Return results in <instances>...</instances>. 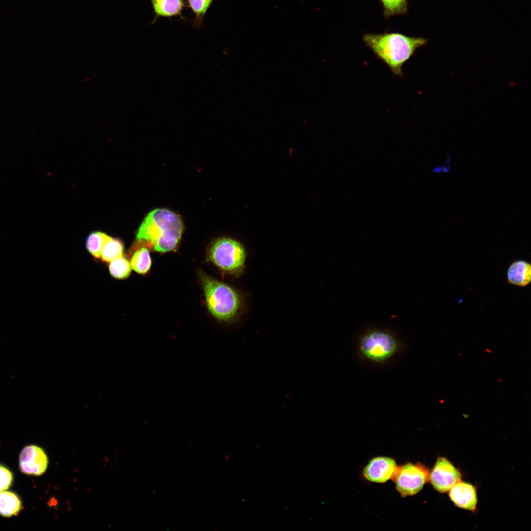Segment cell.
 I'll return each mask as SVG.
<instances>
[{
	"label": "cell",
	"instance_id": "cell-1",
	"mask_svg": "<svg viewBox=\"0 0 531 531\" xmlns=\"http://www.w3.org/2000/svg\"><path fill=\"white\" fill-rule=\"evenodd\" d=\"M405 348V341L396 331L371 326L356 335L354 351L363 365L382 369L396 362Z\"/></svg>",
	"mask_w": 531,
	"mask_h": 531
},
{
	"label": "cell",
	"instance_id": "cell-2",
	"mask_svg": "<svg viewBox=\"0 0 531 531\" xmlns=\"http://www.w3.org/2000/svg\"><path fill=\"white\" fill-rule=\"evenodd\" d=\"M363 41L377 59L386 64L394 75L399 77L403 76L404 64L417 49L428 42L423 37H410L396 32L365 33L363 35Z\"/></svg>",
	"mask_w": 531,
	"mask_h": 531
},
{
	"label": "cell",
	"instance_id": "cell-3",
	"mask_svg": "<svg viewBox=\"0 0 531 531\" xmlns=\"http://www.w3.org/2000/svg\"><path fill=\"white\" fill-rule=\"evenodd\" d=\"M183 230L180 218L169 210L159 208L149 212L137 234L140 242L148 244L160 253L174 250L178 245Z\"/></svg>",
	"mask_w": 531,
	"mask_h": 531
},
{
	"label": "cell",
	"instance_id": "cell-4",
	"mask_svg": "<svg viewBox=\"0 0 531 531\" xmlns=\"http://www.w3.org/2000/svg\"><path fill=\"white\" fill-rule=\"evenodd\" d=\"M199 276L207 307L217 320L225 323L235 322L244 307V299L234 287L199 271Z\"/></svg>",
	"mask_w": 531,
	"mask_h": 531
},
{
	"label": "cell",
	"instance_id": "cell-5",
	"mask_svg": "<svg viewBox=\"0 0 531 531\" xmlns=\"http://www.w3.org/2000/svg\"><path fill=\"white\" fill-rule=\"evenodd\" d=\"M246 254L243 245L228 237L214 240L207 252L206 260L221 271L236 277L243 273Z\"/></svg>",
	"mask_w": 531,
	"mask_h": 531
},
{
	"label": "cell",
	"instance_id": "cell-6",
	"mask_svg": "<svg viewBox=\"0 0 531 531\" xmlns=\"http://www.w3.org/2000/svg\"><path fill=\"white\" fill-rule=\"evenodd\" d=\"M429 471L423 464L408 462L398 467L393 479L402 497L416 494L429 480Z\"/></svg>",
	"mask_w": 531,
	"mask_h": 531
},
{
	"label": "cell",
	"instance_id": "cell-7",
	"mask_svg": "<svg viewBox=\"0 0 531 531\" xmlns=\"http://www.w3.org/2000/svg\"><path fill=\"white\" fill-rule=\"evenodd\" d=\"M460 472L446 458L439 457L429 472V480L434 488L441 493L446 492L460 481Z\"/></svg>",
	"mask_w": 531,
	"mask_h": 531
},
{
	"label": "cell",
	"instance_id": "cell-8",
	"mask_svg": "<svg viewBox=\"0 0 531 531\" xmlns=\"http://www.w3.org/2000/svg\"><path fill=\"white\" fill-rule=\"evenodd\" d=\"M48 464V459L46 453L38 446H27L20 454L19 467L24 474L41 475L46 471Z\"/></svg>",
	"mask_w": 531,
	"mask_h": 531
},
{
	"label": "cell",
	"instance_id": "cell-9",
	"mask_svg": "<svg viewBox=\"0 0 531 531\" xmlns=\"http://www.w3.org/2000/svg\"><path fill=\"white\" fill-rule=\"evenodd\" d=\"M398 467L395 460L391 458L376 457L371 459L364 468L363 475L369 481L384 483L393 479Z\"/></svg>",
	"mask_w": 531,
	"mask_h": 531
},
{
	"label": "cell",
	"instance_id": "cell-10",
	"mask_svg": "<svg viewBox=\"0 0 531 531\" xmlns=\"http://www.w3.org/2000/svg\"><path fill=\"white\" fill-rule=\"evenodd\" d=\"M449 495L456 506L471 511L475 510L477 498L473 485L460 481L450 489Z\"/></svg>",
	"mask_w": 531,
	"mask_h": 531
},
{
	"label": "cell",
	"instance_id": "cell-11",
	"mask_svg": "<svg viewBox=\"0 0 531 531\" xmlns=\"http://www.w3.org/2000/svg\"><path fill=\"white\" fill-rule=\"evenodd\" d=\"M507 283L510 285L525 287L531 282V264L523 259L512 262L506 272Z\"/></svg>",
	"mask_w": 531,
	"mask_h": 531
},
{
	"label": "cell",
	"instance_id": "cell-12",
	"mask_svg": "<svg viewBox=\"0 0 531 531\" xmlns=\"http://www.w3.org/2000/svg\"><path fill=\"white\" fill-rule=\"evenodd\" d=\"M22 508L18 496L11 491L0 492V515L9 517L17 515Z\"/></svg>",
	"mask_w": 531,
	"mask_h": 531
},
{
	"label": "cell",
	"instance_id": "cell-13",
	"mask_svg": "<svg viewBox=\"0 0 531 531\" xmlns=\"http://www.w3.org/2000/svg\"><path fill=\"white\" fill-rule=\"evenodd\" d=\"M157 16L172 17L179 15L183 8V0H150Z\"/></svg>",
	"mask_w": 531,
	"mask_h": 531
},
{
	"label": "cell",
	"instance_id": "cell-14",
	"mask_svg": "<svg viewBox=\"0 0 531 531\" xmlns=\"http://www.w3.org/2000/svg\"><path fill=\"white\" fill-rule=\"evenodd\" d=\"M132 269L140 274H146L150 269L152 261L150 252L146 247L137 249L130 259Z\"/></svg>",
	"mask_w": 531,
	"mask_h": 531
},
{
	"label": "cell",
	"instance_id": "cell-15",
	"mask_svg": "<svg viewBox=\"0 0 531 531\" xmlns=\"http://www.w3.org/2000/svg\"><path fill=\"white\" fill-rule=\"evenodd\" d=\"M110 238L106 234L101 232L90 233L87 238V250L94 257L100 258L102 249Z\"/></svg>",
	"mask_w": 531,
	"mask_h": 531
},
{
	"label": "cell",
	"instance_id": "cell-16",
	"mask_svg": "<svg viewBox=\"0 0 531 531\" xmlns=\"http://www.w3.org/2000/svg\"><path fill=\"white\" fill-rule=\"evenodd\" d=\"M109 270L111 275L114 278L124 279L130 275L131 267L127 259L121 256L110 262Z\"/></svg>",
	"mask_w": 531,
	"mask_h": 531
},
{
	"label": "cell",
	"instance_id": "cell-17",
	"mask_svg": "<svg viewBox=\"0 0 531 531\" xmlns=\"http://www.w3.org/2000/svg\"><path fill=\"white\" fill-rule=\"evenodd\" d=\"M384 16L388 18L392 16L405 14L408 11V0H379Z\"/></svg>",
	"mask_w": 531,
	"mask_h": 531
},
{
	"label": "cell",
	"instance_id": "cell-18",
	"mask_svg": "<svg viewBox=\"0 0 531 531\" xmlns=\"http://www.w3.org/2000/svg\"><path fill=\"white\" fill-rule=\"evenodd\" d=\"M124 246L121 241L110 237L105 244L101 253V258L106 262L122 256Z\"/></svg>",
	"mask_w": 531,
	"mask_h": 531
},
{
	"label": "cell",
	"instance_id": "cell-19",
	"mask_svg": "<svg viewBox=\"0 0 531 531\" xmlns=\"http://www.w3.org/2000/svg\"><path fill=\"white\" fill-rule=\"evenodd\" d=\"M197 20H202L214 0H187Z\"/></svg>",
	"mask_w": 531,
	"mask_h": 531
},
{
	"label": "cell",
	"instance_id": "cell-20",
	"mask_svg": "<svg viewBox=\"0 0 531 531\" xmlns=\"http://www.w3.org/2000/svg\"><path fill=\"white\" fill-rule=\"evenodd\" d=\"M13 474L6 467L0 465V492L6 490L11 485Z\"/></svg>",
	"mask_w": 531,
	"mask_h": 531
},
{
	"label": "cell",
	"instance_id": "cell-21",
	"mask_svg": "<svg viewBox=\"0 0 531 531\" xmlns=\"http://www.w3.org/2000/svg\"><path fill=\"white\" fill-rule=\"evenodd\" d=\"M450 169V167L446 166H437L433 169V172H447Z\"/></svg>",
	"mask_w": 531,
	"mask_h": 531
}]
</instances>
